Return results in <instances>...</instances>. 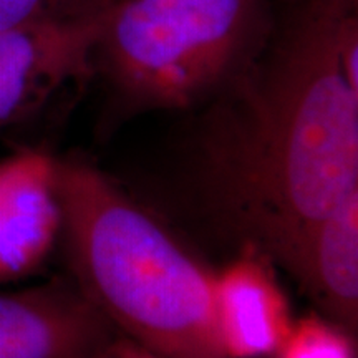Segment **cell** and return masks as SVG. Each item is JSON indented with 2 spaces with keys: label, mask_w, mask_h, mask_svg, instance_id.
<instances>
[{
  "label": "cell",
  "mask_w": 358,
  "mask_h": 358,
  "mask_svg": "<svg viewBox=\"0 0 358 358\" xmlns=\"http://www.w3.org/2000/svg\"><path fill=\"white\" fill-rule=\"evenodd\" d=\"M285 2L261 55L206 103L192 174L219 231L290 274L358 189V87L340 55L357 3Z\"/></svg>",
  "instance_id": "obj_1"
},
{
  "label": "cell",
  "mask_w": 358,
  "mask_h": 358,
  "mask_svg": "<svg viewBox=\"0 0 358 358\" xmlns=\"http://www.w3.org/2000/svg\"><path fill=\"white\" fill-rule=\"evenodd\" d=\"M60 243L71 279L122 337L155 358H229L214 271L95 164L57 158Z\"/></svg>",
  "instance_id": "obj_2"
},
{
  "label": "cell",
  "mask_w": 358,
  "mask_h": 358,
  "mask_svg": "<svg viewBox=\"0 0 358 358\" xmlns=\"http://www.w3.org/2000/svg\"><path fill=\"white\" fill-rule=\"evenodd\" d=\"M274 0H111L95 69L123 111L189 110L254 64Z\"/></svg>",
  "instance_id": "obj_3"
},
{
  "label": "cell",
  "mask_w": 358,
  "mask_h": 358,
  "mask_svg": "<svg viewBox=\"0 0 358 358\" xmlns=\"http://www.w3.org/2000/svg\"><path fill=\"white\" fill-rule=\"evenodd\" d=\"M110 3L0 32V133L32 118L95 70Z\"/></svg>",
  "instance_id": "obj_4"
},
{
  "label": "cell",
  "mask_w": 358,
  "mask_h": 358,
  "mask_svg": "<svg viewBox=\"0 0 358 358\" xmlns=\"http://www.w3.org/2000/svg\"><path fill=\"white\" fill-rule=\"evenodd\" d=\"M118 337L71 277L0 290V358H100Z\"/></svg>",
  "instance_id": "obj_5"
},
{
  "label": "cell",
  "mask_w": 358,
  "mask_h": 358,
  "mask_svg": "<svg viewBox=\"0 0 358 358\" xmlns=\"http://www.w3.org/2000/svg\"><path fill=\"white\" fill-rule=\"evenodd\" d=\"M60 231L57 158L24 150L0 161V284L42 267Z\"/></svg>",
  "instance_id": "obj_6"
},
{
  "label": "cell",
  "mask_w": 358,
  "mask_h": 358,
  "mask_svg": "<svg viewBox=\"0 0 358 358\" xmlns=\"http://www.w3.org/2000/svg\"><path fill=\"white\" fill-rule=\"evenodd\" d=\"M213 303L219 340L229 358L275 355L294 325L274 264L248 248L237 249L214 271Z\"/></svg>",
  "instance_id": "obj_7"
},
{
  "label": "cell",
  "mask_w": 358,
  "mask_h": 358,
  "mask_svg": "<svg viewBox=\"0 0 358 358\" xmlns=\"http://www.w3.org/2000/svg\"><path fill=\"white\" fill-rule=\"evenodd\" d=\"M289 275L320 315L357 335L358 189L317 224Z\"/></svg>",
  "instance_id": "obj_8"
},
{
  "label": "cell",
  "mask_w": 358,
  "mask_h": 358,
  "mask_svg": "<svg viewBox=\"0 0 358 358\" xmlns=\"http://www.w3.org/2000/svg\"><path fill=\"white\" fill-rule=\"evenodd\" d=\"M277 358H357L355 334L320 313L294 322Z\"/></svg>",
  "instance_id": "obj_9"
},
{
  "label": "cell",
  "mask_w": 358,
  "mask_h": 358,
  "mask_svg": "<svg viewBox=\"0 0 358 358\" xmlns=\"http://www.w3.org/2000/svg\"><path fill=\"white\" fill-rule=\"evenodd\" d=\"M110 0H0V32L34 22L82 13Z\"/></svg>",
  "instance_id": "obj_10"
},
{
  "label": "cell",
  "mask_w": 358,
  "mask_h": 358,
  "mask_svg": "<svg viewBox=\"0 0 358 358\" xmlns=\"http://www.w3.org/2000/svg\"><path fill=\"white\" fill-rule=\"evenodd\" d=\"M100 358H155V357L151 355V353H148L146 350H143L141 347H138L136 343H133L131 340L124 338L120 335L113 345L103 353Z\"/></svg>",
  "instance_id": "obj_11"
},
{
  "label": "cell",
  "mask_w": 358,
  "mask_h": 358,
  "mask_svg": "<svg viewBox=\"0 0 358 358\" xmlns=\"http://www.w3.org/2000/svg\"><path fill=\"white\" fill-rule=\"evenodd\" d=\"M347 2H357V0H347Z\"/></svg>",
  "instance_id": "obj_12"
}]
</instances>
